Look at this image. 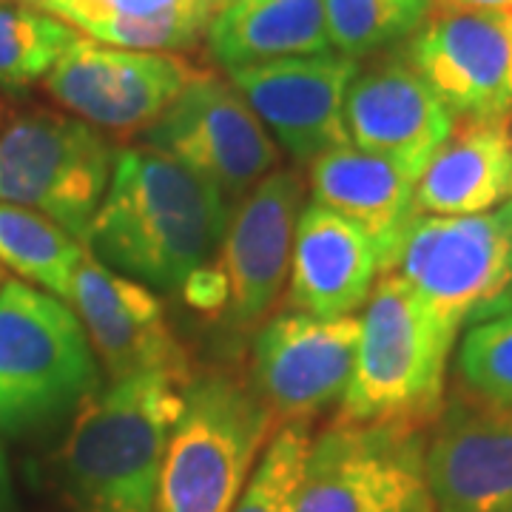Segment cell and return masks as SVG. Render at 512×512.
<instances>
[{
    "label": "cell",
    "instance_id": "6da1fadb",
    "mask_svg": "<svg viewBox=\"0 0 512 512\" xmlns=\"http://www.w3.org/2000/svg\"><path fill=\"white\" fill-rule=\"evenodd\" d=\"M228 220L231 202L214 185L154 148H120L89 251L146 288L180 291L220 254Z\"/></svg>",
    "mask_w": 512,
    "mask_h": 512
},
{
    "label": "cell",
    "instance_id": "7a4b0ae2",
    "mask_svg": "<svg viewBox=\"0 0 512 512\" xmlns=\"http://www.w3.org/2000/svg\"><path fill=\"white\" fill-rule=\"evenodd\" d=\"M194 376L134 373L80 404L60 447V493L72 512H154L165 450Z\"/></svg>",
    "mask_w": 512,
    "mask_h": 512
},
{
    "label": "cell",
    "instance_id": "3957f363",
    "mask_svg": "<svg viewBox=\"0 0 512 512\" xmlns=\"http://www.w3.org/2000/svg\"><path fill=\"white\" fill-rule=\"evenodd\" d=\"M450 330L399 274H382L359 316V348L339 419L424 430L444 410Z\"/></svg>",
    "mask_w": 512,
    "mask_h": 512
},
{
    "label": "cell",
    "instance_id": "277c9868",
    "mask_svg": "<svg viewBox=\"0 0 512 512\" xmlns=\"http://www.w3.org/2000/svg\"><path fill=\"white\" fill-rule=\"evenodd\" d=\"M274 427V413L234 373L211 370L191 379L165 450L154 512L234 510Z\"/></svg>",
    "mask_w": 512,
    "mask_h": 512
},
{
    "label": "cell",
    "instance_id": "5b68a950",
    "mask_svg": "<svg viewBox=\"0 0 512 512\" xmlns=\"http://www.w3.org/2000/svg\"><path fill=\"white\" fill-rule=\"evenodd\" d=\"M97 390V359L69 302L0 279V433L63 419Z\"/></svg>",
    "mask_w": 512,
    "mask_h": 512
},
{
    "label": "cell",
    "instance_id": "8992f818",
    "mask_svg": "<svg viewBox=\"0 0 512 512\" xmlns=\"http://www.w3.org/2000/svg\"><path fill=\"white\" fill-rule=\"evenodd\" d=\"M390 274L456 333L512 313V200L470 217L416 214Z\"/></svg>",
    "mask_w": 512,
    "mask_h": 512
},
{
    "label": "cell",
    "instance_id": "52a82bcc",
    "mask_svg": "<svg viewBox=\"0 0 512 512\" xmlns=\"http://www.w3.org/2000/svg\"><path fill=\"white\" fill-rule=\"evenodd\" d=\"M114 148L69 114L35 111L0 131V202L29 208L89 248L109 191Z\"/></svg>",
    "mask_w": 512,
    "mask_h": 512
},
{
    "label": "cell",
    "instance_id": "ba28073f",
    "mask_svg": "<svg viewBox=\"0 0 512 512\" xmlns=\"http://www.w3.org/2000/svg\"><path fill=\"white\" fill-rule=\"evenodd\" d=\"M424 430L336 419L311 441L293 512H436Z\"/></svg>",
    "mask_w": 512,
    "mask_h": 512
},
{
    "label": "cell",
    "instance_id": "9c48e42d",
    "mask_svg": "<svg viewBox=\"0 0 512 512\" xmlns=\"http://www.w3.org/2000/svg\"><path fill=\"white\" fill-rule=\"evenodd\" d=\"M143 137L148 148L214 185L228 202L242 200L279 165L271 131L231 83L211 72H202Z\"/></svg>",
    "mask_w": 512,
    "mask_h": 512
},
{
    "label": "cell",
    "instance_id": "30bf717a",
    "mask_svg": "<svg viewBox=\"0 0 512 512\" xmlns=\"http://www.w3.org/2000/svg\"><path fill=\"white\" fill-rule=\"evenodd\" d=\"M200 74L177 52L117 49L80 37L43 77V89L89 126L137 134L157 123Z\"/></svg>",
    "mask_w": 512,
    "mask_h": 512
},
{
    "label": "cell",
    "instance_id": "8fae6325",
    "mask_svg": "<svg viewBox=\"0 0 512 512\" xmlns=\"http://www.w3.org/2000/svg\"><path fill=\"white\" fill-rule=\"evenodd\" d=\"M407 63L456 120L512 117V12L433 6L410 37Z\"/></svg>",
    "mask_w": 512,
    "mask_h": 512
},
{
    "label": "cell",
    "instance_id": "7c38bea8",
    "mask_svg": "<svg viewBox=\"0 0 512 512\" xmlns=\"http://www.w3.org/2000/svg\"><path fill=\"white\" fill-rule=\"evenodd\" d=\"M359 348V316L316 319L288 311L268 319L254 339L251 387L276 424L313 419L342 402Z\"/></svg>",
    "mask_w": 512,
    "mask_h": 512
},
{
    "label": "cell",
    "instance_id": "4fadbf2b",
    "mask_svg": "<svg viewBox=\"0 0 512 512\" xmlns=\"http://www.w3.org/2000/svg\"><path fill=\"white\" fill-rule=\"evenodd\" d=\"M305 202L299 174L276 168L256 183L228 220L217 271L225 279L228 302L222 316L237 330L262 325L285 291L291 274L293 234Z\"/></svg>",
    "mask_w": 512,
    "mask_h": 512
},
{
    "label": "cell",
    "instance_id": "5bb4252c",
    "mask_svg": "<svg viewBox=\"0 0 512 512\" xmlns=\"http://www.w3.org/2000/svg\"><path fill=\"white\" fill-rule=\"evenodd\" d=\"M356 72L359 60L325 52L234 69L228 83L293 160L313 163L330 148L350 143L345 100Z\"/></svg>",
    "mask_w": 512,
    "mask_h": 512
},
{
    "label": "cell",
    "instance_id": "9a60e30c",
    "mask_svg": "<svg viewBox=\"0 0 512 512\" xmlns=\"http://www.w3.org/2000/svg\"><path fill=\"white\" fill-rule=\"evenodd\" d=\"M69 305L111 379L151 370L194 376L165 322L160 299L143 282L111 271L92 251L83 254L74 271Z\"/></svg>",
    "mask_w": 512,
    "mask_h": 512
},
{
    "label": "cell",
    "instance_id": "2e32d148",
    "mask_svg": "<svg viewBox=\"0 0 512 512\" xmlns=\"http://www.w3.org/2000/svg\"><path fill=\"white\" fill-rule=\"evenodd\" d=\"M345 126L353 146L419 180L456 117L407 57H387L356 72L345 100Z\"/></svg>",
    "mask_w": 512,
    "mask_h": 512
},
{
    "label": "cell",
    "instance_id": "e0dca14e",
    "mask_svg": "<svg viewBox=\"0 0 512 512\" xmlns=\"http://www.w3.org/2000/svg\"><path fill=\"white\" fill-rule=\"evenodd\" d=\"M436 512L512 507V404L458 399L436 419L424 450Z\"/></svg>",
    "mask_w": 512,
    "mask_h": 512
},
{
    "label": "cell",
    "instance_id": "ac0fdd59",
    "mask_svg": "<svg viewBox=\"0 0 512 512\" xmlns=\"http://www.w3.org/2000/svg\"><path fill=\"white\" fill-rule=\"evenodd\" d=\"M379 254L373 242L348 220L322 205H305L291 254V311L316 319L353 316L376 285Z\"/></svg>",
    "mask_w": 512,
    "mask_h": 512
},
{
    "label": "cell",
    "instance_id": "d6986e66",
    "mask_svg": "<svg viewBox=\"0 0 512 512\" xmlns=\"http://www.w3.org/2000/svg\"><path fill=\"white\" fill-rule=\"evenodd\" d=\"M311 194L316 205L356 225L373 242L382 274L393 271L404 231L419 214L416 177L348 143L313 160Z\"/></svg>",
    "mask_w": 512,
    "mask_h": 512
},
{
    "label": "cell",
    "instance_id": "ffe728a7",
    "mask_svg": "<svg viewBox=\"0 0 512 512\" xmlns=\"http://www.w3.org/2000/svg\"><path fill=\"white\" fill-rule=\"evenodd\" d=\"M512 200L510 120H456L416 180V211L470 217Z\"/></svg>",
    "mask_w": 512,
    "mask_h": 512
},
{
    "label": "cell",
    "instance_id": "44dd1931",
    "mask_svg": "<svg viewBox=\"0 0 512 512\" xmlns=\"http://www.w3.org/2000/svg\"><path fill=\"white\" fill-rule=\"evenodd\" d=\"M83 37L137 52H183L208 35L228 0H23Z\"/></svg>",
    "mask_w": 512,
    "mask_h": 512
},
{
    "label": "cell",
    "instance_id": "7402d4cb",
    "mask_svg": "<svg viewBox=\"0 0 512 512\" xmlns=\"http://www.w3.org/2000/svg\"><path fill=\"white\" fill-rule=\"evenodd\" d=\"M205 40L225 72L333 49L322 0H228Z\"/></svg>",
    "mask_w": 512,
    "mask_h": 512
},
{
    "label": "cell",
    "instance_id": "603a6c76",
    "mask_svg": "<svg viewBox=\"0 0 512 512\" xmlns=\"http://www.w3.org/2000/svg\"><path fill=\"white\" fill-rule=\"evenodd\" d=\"M89 248L29 208L0 202V262L40 291L69 302L72 276Z\"/></svg>",
    "mask_w": 512,
    "mask_h": 512
},
{
    "label": "cell",
    "instance_id": "cb8c5ba5",
    "mask_svg": "<svg viewBox=\"0 0 512 512\" xmlns=\"http://www.w3.org/2000/svg\"><path fill=\"white\" fill-rule=\"evenodd\" d=\"M80 37L69 23L23 0H0V83L23 89L43 80Z\"/></svg>",
    "mask_w": 512,
    "mask_h": 512
},
{
    "label": "cell",
    "instance_id": "d4e9b609",
    "mask_svg": "<svg viewBox=\"0 0 512 512\" xmlns=\"http://www.w3.org/2000/svg\"><path fill=\"white\" fill-rule=\"evenodd\" d=\"M322 6L330 46L350 60L413 37L433 12V0H322Z\"/></svg>",
    "mask_w": 512,
    "mask_h": 512
},
{
    "label": "cell",
    "instance_id": "484cf974",
    "mask_svg": "<svg viewBox=\"0 0 512 512\" xmlns=\"http://www.w3.org/2000/svg\"><path fill=\"white\" fill-rule=\"evenodd\" d=\"M311 433L305 421L279 424L231 512H293Z\"/></svg>",
    "mask_w": 512,
    "mask_h": 512
},
{
    "label": "cell",
    "instance_id": "4316f807",
    "mask_svg": "<svg viewBox=\"0 0 512 512\" xmlns=\"http://www.w3.org/2000/svg\"><path fill=\"white\" fill-rule=\"evenodd\" d=\"M456 367L470 399L512 404V313L478 322L467 330Z\"/></svg>",
    "mask_w": 512,
    "mask_h": 512
},
{
    "label": "cell",
    "instance_id": "83f0119b",
    "mask_svg": "<svg viewBox=\"0 0 512 512\" xmlns=\"http://www.w3.org/2000/svg\"><path fill=\"white\" fill-rule=\"evenodd\" d=\"M436 6L467 12H512V0H436Z\"/></svg>",
    "mask_w": 512,
    "mask_h": 512
},
{
    "label": "cell",
    "instance_id": "f1b7e54d",
    "mask_svg": "<svg viewBox=\"0 0 512 512\" xmlns=\"http://www.w3.org/2000/svg\"><path fill=\"white\" fill-rule=\"evenodd\" d=\"M12 510V476H9V461L0 444V512Z\"/></svg>",
    "mask_w": 512,
    "mask_h": 512
},
{
    "label": "cell",
    "instance_id": "f546056e",
    "mask_svg": "<svg viewBox=\"0 0 512 512\" xmlns=\"http://www.w3.org/2000/svg\"><path fill=\"white\" fill-rule=\"evenodd\" d=\"M510 140H512V117H510Z\"/></svg>",
    "mask_w": 512,
    "mask_h": 512
},
{
    "label": "cell",
    "instance_id": "4dcf8cb0",
    "mask_svg": "<svg viewBox=\"0 0 512 512\" xmlns=\"http://www.w3.org/2000/svg\"><path fill=\"white\" fill-rule=\"evenodd\" d=\"M433 6H436V0H433Z\"/></svg>",
    "mask_w": 512,
    "mask_h": 512
},
{
    "label": "cell",
    "instance_id": "1f68e13d",
    "mask_svg": "<svg viewBox=\"0 0 512 512\" xmlns=\"http://www.w3.org/2000/svg\"><path fill=\"white\" fill-rule=\"evenodd\" d=\"M507 512H512V507H510V510H507Z\"/></svg>",
    "mask_w": 512,
    "mask_h": 512
}]
</instances>
